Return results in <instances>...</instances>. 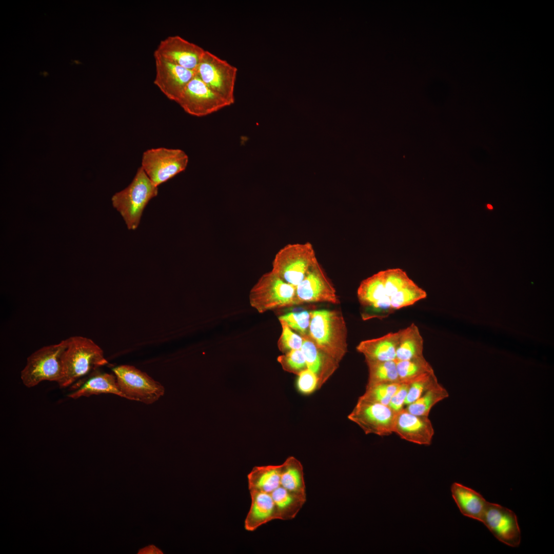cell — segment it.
<instances>
[{"label":"cell","instance_id":"3957f363","mask_svg":"<svg viewBox=\"0 0 554 554\" xmlns=\"http://www.w3.org/2000/svg\"><path fill=\"white\" fill-rule=\"evenodd\" d=\"M67 340L63 375L58 383L62 388L71 386L108 363L102 349L92 340L81 336L71 337Z\"/></svg>","mask_w":554,"mask_h":554},{"label":"cell","instance_id":"8992f818","mask_svg":"<svg viewBox=\"0 0 554 554\" xmlns=\"http://www.w3.org/2000/svg\"><path fill=\"white\" fill-rule=\"evenodd\" d=\"M309 242L288 244L276 254L272 271L286 283L296 286L318 262Z\"/></svg>","mask_w":554,"mask_h":554},{"label":"cell","instance_id":"f1b7e54d","mask_svg":"<svg viewBox=\"0 0 554 554\" xmlns=\"http://www.w3.org/2000/svg\"><path fill=\"white\" fill-rule=\"evenodd\" d=\"M438 383L434 371L424 375L409 383L405 402V406L415 401L426 391Z\"/></svg>","mask_w":554,"mask_h":554},{"label":"cell","instance_id":"44dd1931","mask_svg":"<svg viewBox=\"0 0 554 554\" xmlns=\"http://www.w3.org/2000/svg\"><path fill=\"white\" fill-rule=\"evenodd\" d=\"M302 350L307 368L315 373L319 379V388L337 369L318 349L309 335L302 337Z\"/></svg>","mask_w":554,"mask_h":554},{"label":"cell","instance_id":"8d00e7d4","mask_svg":"<svg viewBox=\"0 0 554 554\" xmlns=\"http://www.w3.org/2000/svg\"><path fill=\"white\" fill-rule=\"evenodd\" d=\"M39 75H43L44 76L46 77V76H47V75H49V73H48L47 72L45 71H41V72H40V73H39Z\"/></svg>","mask_w":554,"mask_h":554},{"label":"cell","instance_id":"83f0119b","mask_svg":"<svg viewBox=\"0 0 554 554\" xmlns=\"http://www.w3.org/2000/svg\"><path fill=\"white\" fill-rule=\"evenodd\" d=\"M401 383H379L366 386L364 393L361 397L366 400L388 405L392 395Z\"/></svg>","mask_w":554,"mask_h":554},{"label":"cell","instance_id":"ffe728a7","mask_svg":"<svg viewBox=\"0 0 554 554\" xmlns=\"http://www.w3.org/2000/svg\"><path fill=\"white\" fill-rule=\"evenodd\" d=\"M452 497L465 516L482 521L488 502L479 492L458 483L451 487Z\"/></svg>","mask_w":554,"mask_h":554},{"label":"cell","instance_id":"f546056e","mask_svg":"<svg viewBox=\"0 0 554 554\" xmlns=\"http://www.w3.org/2000/svg\"><path fill=\"white\" fill-rule=\"evenodd\" d=\"M279 321L285 322L292 330L301 336L308 334L310 321V311L303 310L290 312L279 317Z\"/></svg>","mask_w":554,"mask_h":554},{"label":"cell","instance_id":"d590c367","mask_svg":"<svg viewBox=\"0 0 554 554\" xmlns=\"http://www.w3.org/2000/svg\"><path fill=\"white\" fill-rule=\"evenodd\" d=\"M71 62L70 63L71 65H73V64H75L77 65L83 64V63L78 60H71Z\"/></svg>","mask_w":554,"mask_h":554},{"label":"cell","instance_id":"ac0fdd59","mask_svg":"<svg viewBox=\"0 0 554 554\" xmlns=\"http://www.w3.org/2000/svg\"><path fill=\"white\" fill-rule=\"evenodd\" d=\"M71 389L68 397L73 399L102 393H112L124 397L114 374L96 370L87 378H83L73 384Z\"/></svg>","mask_w":554,"mask_h":554},{"label":"cell","instance_id":"9a60e30c","mask_svg":"<svg viewBox=\"0 0 554 554\" xmlns=\"http://www.w3.org/2000/svg\"><path fill=\"white\" fill-rule=\"evenodd\" d=\"M154 57L156 71L154 84L168 98L177 102L194 76L195 71L182 67L159 56Z\"/></svg>","mask_w":554,"mask_h":554},{"label":"cell","instance_id":"603a6c76","mask_svg":"<svg viewBox=\"0 0 554 554\" xmlns=\"http://www.w3.org/2000/svg\"><path fill=\"white\" fill-rule=\"evenodd\" d=\"M357 296L364 309L387 296L381 271L362 281L357 290Z\"/></svg>","mask_w":554,"mask_h":554},{"label":"cell","instance_id":"74e56055","mask_svg":"<svg viewBox=\"0 0 554 554\" xmlns=\"http://www.w3.org/2000/svg\"><path fill=\"white\" fill-rule=\"evenodd\" d=\"M487 207H488V208H489V209H492V206H491V205H490V204H488V205H487Z\"/></svg>","mask_w":554,"mask_h":554},{"label":"cell","instance_id":"6da1fadb","mask_svg":"<svg viewBox=\"0 0 554 554\" xmlns=\"http://www.w3.org/2000/svg\"><path fill=\"white\" fill-rule=\"evenodd\" d=\"M247 479L251 499L244 522L247 531L274 520L293 519L306 501L303 465L294 457L280 465L255 466Z\"/></svg>","mask_w":554,"mask_h":554},{"label":"cell","instance_id":"4316f807","mask_svg":"<svg viewBox=\"0 0 554 554\" xmlns=\"http://www.w3.org/2000/svg\"><path fill=\"white\" fill-rule=\"evenodd\" d=\"M427 293L425 290L414 282L404 288L390 299L392 308L395 311L402 308L413 305L416 302L426 298Z\"/></svg>","mask_w":554,"mask_h":554},{"label":"cell","instance_id":"5bb4252c","mask_svg":"<svg viewBox=\"0 0 554 554\" xmlns=\"http://www.w3.org/2000/svg\"><path fill=\"white\" fill-rule=\"evenodd\" d=\"M481 522L500 541L513 547L519 546L521 531L517 516L512 510L488 502Z\"/></svg>","mask_w":554,"mask_h":554},{"label":"cell","instance_id":"52a82bcc","mask_svg":"<svg viewBox=\"0 0 554 554\" xmlns=\"http://www.w3.org/2000/svg\"><path fill=\"white\" fill-rule=\"evenodd\" d=\"M250 305L262 313L295 305V287L283 281L272 271L264 274L249 293Z\"/></svg>","mask_w":554,"mask_h":554},{"label":"cell","instance_id":"e0dca14e","mask_svg":"<svg viewBox=\"0 0 554 554\" xmlns=\"http://www.w3.org/2000/svg\"><path fill=\"white\" fill-rule=\"evenodd\" d=\"M393 433L408 442L429 445L434 431L428 417L412 414L404 408L395 414Z\"/></svg>","mask_w":554,"mask_h":554},{"label":"cell","instance_id":"4dcf8cb0","mask_svg":"<svg viewBox=\"0 0 554 554\" xmlns=\"http://www.w3.org/2000/svg\"><path fill=\"white\" fill-rule=\"evenodd\" d=\"M280 322L282 332L278 342L279 350L285 353L293 350L301 349L303 343V337L295 332L285 322Z\"/></svg>","mask_w":554,"mask_h":554},{"label":"cell","instance_id":"484cf974","mask_svg":"<svg viewBox=\"0 0 554 554\" xmlns=\"http://www.w3.org/2000/svg\"><path fill=\"white\" fill-rule=\"evenodd\" d=\"M368 379L366 386L379 383H400L395 361L366 362Z\"/></svg>","mask_w":554,"mask_h":554},{"label":"cell","instance_id":"277c9868","mask_svg":"<svg viewBox=\"0 0 554 554\" xmlns=\"http://www.w3.org/2000/svg\"><path fill=\"white\" fill-rule=\"evenodd\" d=\"M157 193L158 187L140 167L128 186L113 195V205L123 216L128 229H136L145 208Z\"/></svg>","mask_w":554,"mask_h":554},{"label":"cell","instance_id":"7a4b0ae2","mask_svg":"<svg viewBox=\"0 0 554 554\" xmlns=\"http://www.w3.org/2000/svg\"><path fill=\"white\" fill-rule=\"evenodd\" d=\"M308 335L321 352L338 367L347 352V330L341 311H311Z\"/></svg>","mask_w":554,"mask_h":554},{"label":"cell","instance_id":"9c48e42d","mask_svg":"<svg viewBox=\"0 0 554 554\" xmlns=\"http://www.w3.org/2000/svg\"><path fill=\"white\" fill-rule=\"evenodd\" d=\"M187 154L180 149L159 147L143 152L141 166L156 186L184 171L187 167Z\"/></svg>","mask_w":554,"mask_h":554},{"label":"cell","instance_id":"7c38bea8","mask_svg":"<svg viewBox=\"0 0 554 554\" xmlns=\"http://www.w3.org/2000/svg\"><path fill=\"white\" fill-rule=\"evenodd\" d=\"M188 114L202 117L231 105L195 74L176 102Z\"/></svg>","mask_w":554,"mask_h":554},{"label":"cell","instance_id":"d4e9b609","mask_svg":"<svg viewBox=\"0 0 554 554\" xmlns=\"http://www.w3.org/2000/svg\"><path fill=\"white\" fill-rule=\"evenodd\" d=\"M400 383H410L427 373L433 372L424 356L404 361H395Z\"/></svg>","mask_w":554,"mask_h":554},{"label":"cell","instance_id":"8fae6325","mask_svg":"<svg viewBox=\"0 0 554 554\" xmlns=\"http://www.w3.org/2000/svg\"><path fill=\"white\" fill-rule=\"evenodd\" d=\"M395 414L388 405L360 397L348 418L357 424L365 434L384 437L393 433Z\"/></svg>","mask_w":554,"mask_h":554},{"label":"cell","instance_id":"30bf717a","mask_svg":"<svg viewBox=\"0 0 554 554\" xmlns=\"http://www.w3.org/2000/svg\"><path fill=\"white\" fill-rule=\"evenodd\" d=\"M112 371L125 398L150 404L164 394V387L159 382L133 366L121 365Z\"/></svg>","mask_w":554,"mask_h":554},{"label":"cell","instance_id":"7402d4cb","mask_svg":"<svg viewBox=\"0 0 554 554\" xmlns=\"http://www.w3.org/2000/svg\"><path fill=\"white\" fill-rule=\"evenodd\" d=\"M395 361L408 360L424 356V340L414 323L400 329Z\"/></svg>","mask_w":554,"mask_h":554},{"label":"cell","instance_id":"d6986e66","mask_svg":"<svg viewBox=\"0 0 554 554\" xmlns=\"http://www.w3.org/2000/svg\"><path fill=\"white\" fill-rule=\"evenodd\" d=\"M401 330L382 337L361 341L357 350L363 354L366 362L395 361Z\"/></svg>","mask_w":554,"mask_h":554},{"label":"cell","instance_id":"d6a6232c","mask_svg":"<svg viewBox=\"0 0 554 554\" xmlns=\"http://www.w3.org/2000/svg\"><path fill=\"white\" fill-rule=\"evenodd\" d=\"M296 386L301 393L310 394L320 388L319 379L315 373L306 368L298 374Z\"/></svg>","mask_w":554,"mask_h":554},{"label":"cell","instance_id":"836d02e7","mask_svg":"<svg viewBox=\"0 0 554 554\" xmlns=\"http://www.w3.org/2000/svg\"><path fill=\"white\" fill-rule=\"evenodd\" d=\"M409 383H401L399 387L391 397L388 406L395 413L402 410L405 408Z\"/></svg>","mask_w":554,"mask_h":554},{"label":"cell","instance_id":"ba28073f","mask_svg":"<svg viewBox=\"0 0 554 554\" xmlns=\"http://www.w3.org/2000/svg\"><path fill=\"white\" fill-rule=\"evenodd\" d=\"M237 73L236 67L207 50L195 70V74L206 85L231 105L235 102Z\"/></svg>","mask_w":554,"mask_h":554},{"label":"cell","instance_id":"e575fe53","mask_svg":"<svg viewBox=\"0 0 554 554\" xmlns=\"http://www.w3.org/2000/svg\"><path fill=\"white\" fill-rule=\"evenodd\" d=\"M138 553L157 554L162 553V551L153 545L149 546L140 550Z\"/></svg>","mask_w":554,"mask_h":554},{"label":"cell","instance_id":"5b68a950","mask_svg":"<svg viewBox=\"0 0 554 554\" xmlns=\"http://www.w3.org/2000/svg\"><path fill=\"white\" fill-rule=\"evenodd\" d=\"M67 339L58 344L43 347L32 353L21 373L23 383L27 387L36 386L42 381L57 383L62 378L63 358Z\"/></svg>","mask_w":554,"mask_h":554},{"label":"cell","instance_id":"cb8c5ba5","mask_svg":"<svg viewBox=\"0 0 554 554\" xmlns=\"http://www.w3.org/2000/svg\"><path fill=\"white\" fill-rule=\"evenodd\" d=\"M449 396L446 389L438 383L426 391L415 401L405 407L408 412L418 416H429L431 408Z\"/></svg>","mask_w":554,"mask_h":554},{"label":"cell","instance_id":"1f68e13d","mask_svg":"<svg viewBox=\"0 0 554 554\" xmlns=\"http://www.w3.org/2000/svg\"><path fill=\"white\" fill-rule=\"evenodd\" d=\"M278 361L284 370L296 375L307 368L305 358L301 349L283 353L278 357Z\"/></svg>","mask_w":554,"mask_h":554},{"label":"cell","instance_id":"2e32d148","mask_svg":"<svg viewBox=\"0 0 554 554\" xmlns=\"http://www.w3.org/2000/svg\"><path fill=\"white\" fill-rule=\"evenodd\" d=\"M205 51L199 45L179 35H174L168 36L160 42L154 52V56L195 71Z\"/></svg>","mask_w":554,"mask_h":554},{"label":"cell","instance_id":"4fadbf2b","mask_svg":"<svg viewBox=\"0 0 554 554\" xmlns=\"http://www.w3.org/2000/svg\"><path fill=\"white\" fill-rule=\"evenodd\" d=\"M312 303H340L334 286L318 262L295 286V305Z\"/></svg>","mask_w":554,"mask_h":554}]
</instances>
